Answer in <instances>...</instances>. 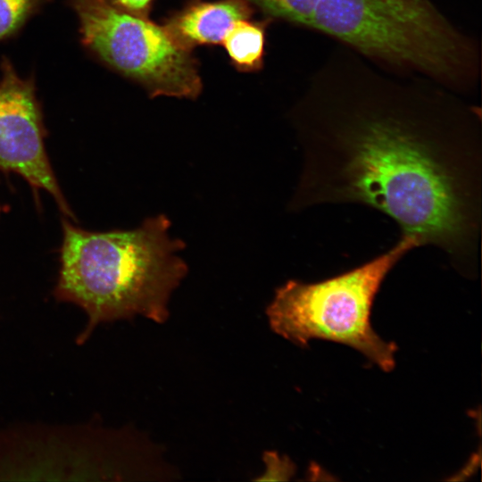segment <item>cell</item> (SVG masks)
Returning <instances> with one entry per match:
<instances>
[{
	"label": "cell",
	"mask_w": 482,
	"mask_h": 482,
	"mask_svg": "<svg viewBox=\"0 0 482 482\" xmlns=\"http://www.w3.org/2000/svg\"><path fill=\"white\" fill-rule=\"evenodd\" d=\"M418 75L378 67L340 45L291 112L302 169L288 204H361L402 235L476 275L482 222L480 108Z\"/></svg>",
	"instance_id": "6da1fadb"
},
{
	"label": "cell",
	"mask_w": 482,
	"mask_h": 482,
	"mask_svg": "<svg viewBox=\"0 0 482 482\" xmlns=\"http://www.w3.org/2000/svg\"><path fill=\"white\" fill-rule=\"evenodd\" d=\"M56 299L81 307L88 322L86 340L101 322L142 315L157 323L169 318V300L187 273L177 253L183 241L169 233L163 214L134 229L96 232L62 219Z\"/></svg>",
	"instance_id": "7a4b0ae2"
},
{
	"label": "cell",
	"mask_w": 482,
	"mask_h": 482,
	"mask_svg": "<svg viewBox=\"0 0 482 482\" xmlns=\"http://www.w3.org/2000/svg\"><path fill=\"white\" fill-rule=\"evenodd\" d=\"M419 246L417 238L402 235L386 253L342 274L315 283L288 280L267 307L271 329L301 347L313 339L346 345L391 371L397 347L373 329L371 307L390 270Z\"/></svg>",
	"instance_id": "3957f363"
},
{
	"label": "cell",
	"mask_w": 482,
	"mask_h": 482,
	"mask_svg": "<svg viewBox=\"0 0 482 482\" xmlns=\"http://www.w3.org/2000/svg\"><path fill=\"white\" fill-rule=\"evenodd\" d=\"M311 29L383 69L408 73L436 59L448 20L431 0H319Z\"/></svg>",
	"instance_id": "277c9868"
},
{
	"label": "cell",
	"mask_w": 482,
	"mask_h": 482,
	"mask_svg": "<svg viewBox=\"0 0 482 482\" xmlns=\"http://www.w3.org/2000/svg\"><path fill=\"white\" fill-rule=\"evenodd\" d=\"M83 45L106 65L139 83L151 96L195 99L202 80L191 50L164 26L106 0H70Z\"/></svg>",
	"instance_id": "5b68a950"
},
{
	"label": "cell",
	"mask_w": 482,
	"mask_h": 482,
	"mask_svg": "<svg viewBox=\"0 0 482 482\" xmlns=\"http://www.w3.org/2000/svg\"><path fill=\"white\" fill-rule=\"evenodd\" d=\"M0 173H17L33 190L48 192L68 217L74 214L51 166L45 145L46 130L32 79L20 77L9 60L1 62Z\"/></svg>",
	"instance_id": "8992f818"
},
{
	"label": "cell",
	"mask_w": 482,
	"mask_h": 482,
	"mask_svg": "<svg viewBox=\"0 0 482 482\" xmlns=\"http://www.w3.org/2000/svg\"><path fill=\"white\" fill-rule=\"evenodd\" d=\"M253 5L247 0H191L170 16L163 25L183 47L221 44L226 34L240 20L250 19Z\"/></svg>",
	"instance_id": "52a82bcc"
},
{
	"label": "cell",
	"mask_w": 482,
	"mask_h": 482,
	"mask_svg": "<svg viewBox=\"0 0 482 482\" xmlns=\"http://www.w3.org/2000/svg\"><path fill=\"white\" fill-rule=\"evenodd\" d=\"M250 19L237 21L221 43L233 66L245 72L262 69L265 54L266 28L270 22L253 21Z\"/></svg>",
	"instance_id": "ba28073f"
},
{
	"label": "cell",
	"mask_w": 482,
	"mask_h": 482,
	"mask_svg": "<svg viewBox=\"0 0 482 482\" xmlns=\"http://www.w3.org/2000/svg\"><path fill=\"white\" fill-rule=\"evenodd\" d=\"M43 0H0V40L16 33Z\"/></svg>",
	"instance_id": "9c48e42d"
},
{
	"label": "cell",
	"mask_w": 482,
	"mask_h": 482,
	"mask_svg": "<svg viewBox=\"0 0 482 482\" xmlns=\"http://www.w3.org/2000/svg\"><path fill=\"white\" fill-rule=\"evenodd\" d=\"M266 465L265 472L255 480H289L295 473V463L287 457L277 452L267 451L263 454Z\"/></svg>",
	"instance_id": "30bf717a"
},
{
	"label": "cell",
	"mask_w": 482,
	"mask_h": 482,
	"mask_svg": "<svg viewBox=\"0 0 482 482\" xmlns=\"http://www.w3.org/2000/svg\"><path fill=\"white\" fill-rule=\"evenodd\" d=\"M109 4L122 11L147 16L154 0H106Z\"/></svg>",
	"instance_id": "8fae6325"
},
{
	"label": "cell",
	"mask_w": 482,
	"mask_h": 482,
	"mask_svg": "<svg viewBox=\"0 0 482 482\" xmlns=\"http://www.w3.org/2000/svg\"><path fill=\"white\" fill-rule=\"evenodd\" d=\"M3 211H4V206L0 204V213L3 212Z\"/></svg>",
	"instance_id": "7c38bea8"
}]
</instances>
